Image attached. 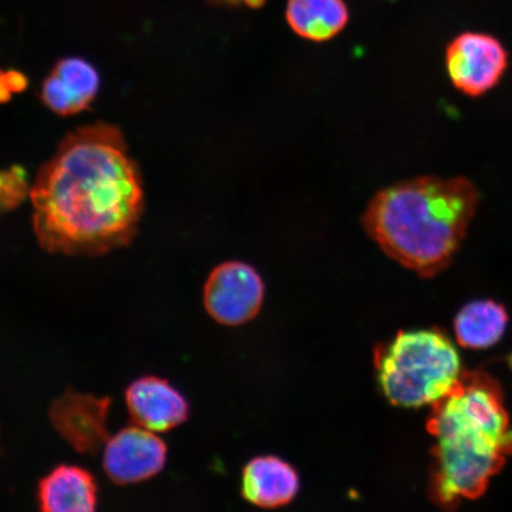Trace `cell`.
Masks as SVG:
<instances>
[{
    "label": "cell",
    "mask_w": 512,
    "mask_h": 512,
    "mask_svg": "<svg viewBox=\"0 0 512 512\" xmlns=\"http://www.w3.org/2000/svg\"><path fill=\"white\" fill-rule=\"evenodd\" d=\"M29 197L47 252L98 256L130 245L145 209L142 172L117 126L69 132L37 172Z\"/></svg>",
    "instance_id": "obj_1"
},
{
    "label": "cell",
    "mask_w": 512,
    "mask_h": 512,
    "mask_svg": "<svg viewBox=\"0 0 512 512\" xmlns=\"http://www.w3.org/2000/svg\"><path fill=\"white\" fill-rule=\"evenodd\" d=\"M478 206L471 179L421 176L377 192L362 224L389 258L430 278L451 264Z\"/></svg>",
    "instance_id": "obj_2"
},
{
    "label": "cell",
    "mask_w": 512,
    "mask_h": 512,
    "mask_svg": "<svg viewBox=\"0 0 512 512\" xmlns=\"http://www.w3.org/2000/svg\"><path fill=\"white\" fill-rule=\"evenodd\" d=\"M427 431L435 439L432 494L445 509L482 496L512 454L502 389L480 371L464 373L456 389L435 403Z\"/></svg>",
    "instance_id": "obj_3"
},
{
    "label": "cell",
    "mask_w": 512,
    "mask_h": 512,
    "mask_svg": "<svg viewBox=\"0 0 512 512\" xmlns=\"http://www.w3.org/2000/svg\"><path fill=\"white\" fill-rule=\"evenodd\" d=\"M384 396L401 408L434 406L462 379V362L450 338L435 330L399 332L376 352Z\"/></svg>",
    "instance_id": "obj_4"
},
{
    "label": "cell",
    "mask_w": 512,
    "mask_h": 512,
    "mask_svg": "<svg viewBox=\"0 0 512 512\" xmlns=\"http://www.w3.org/2000/svg\"><path fill=\"white\" fill-rule=\"evenodd\" d=\"M445 67L452 86L476 99L501 83L509 68V53L497 37L466 31L448 43Z\"/></svg>",
    "instance_id": "obj_5"
},
{
    "label": "cell",
    "mask_w": 512,
    "mask_h": 512,
    "mask_svg": "<svg viewBox=\"0 0 512 512\" xmlns=\"http://www.w3.org/2000/svg\"><path fill=\"white\" fill-rule=\"evenodd\" d=\"M264 297L260 274L241 261L224 262L214 268L203 290L208 315L227 326H239L258 316Z\"/></svg>",
    "instance_id": "obj_6"
},
{
    "label": "cell",
    "mask_w": 512,
    "mask_h": 512,
    "mask_svg": "<svg viewBox=\"0 0 512 512\" xmlns=\"http://www.w3.org/2000/svg\"><path fill=\"white\" fill-rule=\"evenodd\" d=\"M111 399L67 390L49 408L51 425L76 452L94 457L104 451Z\"/></svg>",
    "instance_id": "obj_7"
},
{
    "label": "cell",
    "mask_w": 512,
    "mask_h": 512,
    "mask_svg": "<svg viewBox=\"0 0 512 512\" xmlns=\"http://www.w3.org/2000/svg\"><path fill=\"white\" fill-rule=\"evenodd\" d=\"M166 458L164 440L134 424L111 435L102 451V467L114 484H138L162 472Z\"/></svg>",
    "instance_id": "obj_8"
},
{
    "label": "cell",
    "mask_w": 512,
    "mask_h": 512,
    "mask_svg": "<svg viewBox=\"0 0 512 512\" xmlns=\"http://www.w3.org/2000/svg\"><path fill=\"white\" fill-rule=\"evenodd\" d=\"M125 401L134 424L157 434L170 432L189 419L187 399L157 376L133 381L126 388Z\"/></svg>",
    "instance_id": "obj_9"
},
{
    "label": "cell",
    "mask_w": 512,
    "mask_h": 512,
    "mask_svg": "<svg viewBox=\"0 0 512 512\" xmlns=\"http://www.w3.org/2000/svg\"><path fill=\"white\" fill-rule=\"evenodd\" d=\"M100 75L82 57H64L44 79L40 98L51 112L69 117L88 110L98 95Z\"/></svg>",
    "instance_id": "obj_10"
},
{
    "label": "cell",
    "mask_w": 512,
    "mask_h": 512,
    "mask_svg": "<svg viewBox=\"0 0 512 512\" xmlns=\"http://www.w3.org/2000/svg\"><path fill=\"white\" fill-rule=\"evenodd\" d=\"M37 501L46 512H92L98 508V483L83 467L62 464L40 480Z\"/></svg>",
    "instance_id": "obj_11"
},
{
    "label": "cell",
    "mask_w": 512,
    "mask_h": 512,
    "mask_svg": "<svg viewBox=\"0 0 512 512\" xmlns=\"http://www.w3.org/2000/svg\"><path fill=\"white\" fill-rule=\"evenodd\" d=\"M299 476L293 467L277 457H259L242 473V496L262 509L285 507L296 498Z\"/></svg>",
    "instance_id": "obj_12"
},
{
    "label": "cell",
    "mask_w": 512,
    "mask_h": 512,
    "mask_svg": "<svg viewBox=\"0 0 512 512\" xmlns=\"http://www.w3.org/2000/svg\"><path fill=\"white\" fill-rule=\"evenodd\" d=\"M286 18L300 37L324 42L345 28L349 11L343 0H288Z\"/></svg>",
    "instance_id": "obj_13"
},
{
    "label": "cell",
    "mask_w": 512,
    "mask_h": 512,
    "mask_svg": "<svg viewBox=\"0 0 512 512\" xmlns=\"http://www.w3.org/2000/svg\"><path fill=\"white\" fill-rule=\"evenodd\" d=\"M508 320L504 306L492 300H477L467 304L454 322L457 341L467 349L490 348L504 335Z\"/></svg>",
    "instance_id": "obj_14"
},
{
    "label": "cell",
    "mask_w": 512,
    "mask_h": 512,
    "mask_svg": "<svg viewBox=\"0 0 512 512\" xmlns=\"http://www.w3.org/2000/svg\"><path fill=\"white\" fill-rule=\"evenodd\" d=\"M30 187L27 172L21 166L0 170V213L21 206L29 195Z\"/></svg>",
    "instance_id": "obj_15"
},
{
    "label": "cell",
    "mask_w": 512,
    "mask_h": 512,
    "mask_svg": "<svg viewBox=\"0 0 512 512\" xmlns=\"http://www.w3.org/2000/svg\"><path fill=\"white\" fill-rule=\"evenodd\" d=\"M5 73L6 78H8L11 91L14 92V94L22 93L27 89L29 80L23 73L18 72V70L15 69L8 70V72Z\"/></svg>",
    "instance_id": "obj_16"
},
{
    "label": "cell",
    "mask_w": 512,
    "mask_h": 512,
    "mask_svg": "<svg viewBox=\"0 0 512 512\" xmlns=\"http://www.w3.org/2000/svg\"><path fill=\"white\" fill-rule=\"evenodd\" d=\"M14 92L11 91L6 73L0 70V105L8 104Z\"/></svg>",
    "instance_id": "obj_17"
},
{
    "label": "cell",
    "mask_w": 512,
    "mask_h": 512,
    "mask_svg": "<svg viewBox=\"0 0 512 512\" xmlns=\"http://www.w3.org/2000/svg\"><path fill=\"white\" fill-rule=\"evenodd\" d=\"M216 2L227 4H245L251 8H258V6L265 3V0H216Z\"/></svg>",
    "instance_id": "obj_18"
}]
</instances>
